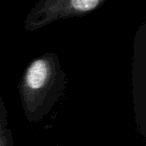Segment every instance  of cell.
<instances>
[{
    "mask_svg": "<svg viewBox=\"0 0 146 146\" xmlns=\"http://www.w3.org/2000/svg\"><path fill=\"white\" fill-rule=\"evenodd\" d=\"M106 0H39L27 13L23 28L35 32L58 20L83 17L104 5Z\"/></svg>",
    "mask_w": 146,
    "mask_h": 146,
    "instance_id": "2",
    "label": "cell"
},
{
    "mask_svg": "<svg viewBox=\"0 0 146 146\" xmlns=\"http://www.w3.org/2000/svg\"><path fill=\"white\" fill-rule=\"evenodd\" d=\"M66 83V72L57 53L46 52L33 59L18 83L21 107L27 121L38 123L48 115L64 93Z\"/></svg>",
    "mask_w": 146,
    "mask_h": 146,
    "instance_id": "1",
    "label": "cell"
},
{
    "mask_svg": "<svg viewBox=\"0 0 146 146\" xmlns=\"http://www.w3.org/2000/svg\"><path fill=\"white\" fill-rule=\"evenodd\" d=\"M0 146H14L11 127L9 125L8 112L0 93Z\"/></svg>",
    "mask_w": 146,
    "mask_h": 146,
    "instance_id": "4",
    "label": "cell"
},
{
    "mask_svg": "<svg viewBox=\"0 0 146 146\" xmlns=\"http://www.w3.org/2000/svg\"><path fill=\"white\" fill-rule=\"evenodd\" d=\"M146 24L140 25L134 37L132 57V95L137 131L146 136Z\"/></svg>",
    "mask_w": 146,
    "mask_h": 146,
    "instance_id": "3",
    "label": "cell"
}]
</instances>
